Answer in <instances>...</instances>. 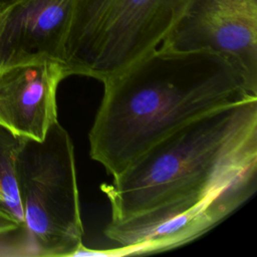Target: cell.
Here are the masks:
<instances>
[{
	"label": "cell",
	"instance_id": "cell-7",
	"mask_svg": "<svg viewBox=\"0 0 257 257\" xmlns=\"http://www.w3.org/2000/svg\"><path fill=\"white\" fill-rule=\"evenodd\" d=\"M68 76L64 62L44 58L0 69V125L42 141L58 120L56 94Z\"/></svg>",
	"mask_w": 257,
	"mask_h": 257
},
{
	"label": "cell",
	"instance_id": "cell-4",
	"mask_svg": "<svg viewBox=\"0 0 257 257\" xmlns=\"http://www.w3.org/2000/svg\"><path fill=\"white\" fill-rule=\"evenodd\" d=\"M24 229L34 256H74L83 246L74 148L55 121L42 141L24 139L17 159Z\"/></svg>",
	"mask_w": 257,
	"mask_h": 257
},
{
	"label": "cell",
	"instance_id": "cell-11",
	"mask_svg": "<svg viewBox=\"0 0 257 257\" xmlns=\"http://www.w3.org/2000/svg\"><path fill=\"white\" fill-rule=\"evenodd\" d=\"M15 1H17V0H0V10L5 8L6 6L10 5L11 3L15 2Z\"/></svg>",
	"mask_w": 257,
	"mask_h": 257
},
{
	"label": "cell",
	"instance_id": "cell-3",
	"mask_svg": "<svg viewBox=\"0 0 257 257\" xmlns=\"http://www.w3.org/2000/svg\"><path fill=\"white\" fill-rule=\"evenodd\" d=\"M191 0H76L64 47L68 76L101 82L158 48Z\"/></svg>",
	"mask_w": 257,
	"mask_h": 257
},
{
	"label": "cell",
	"instance_id": "cell-2",
	"mask_svg": "<svg viewBox=\"0 0 257 257\" xmlns=\"http://www.w3.org/2000/svg\"><path fill=\"white\" fill-rule=\"evenodd\" d=\"M248 182H257V97L186 123L100 189L110 221H121L166 202Z\"/></svg>",
	"mask_w": 257,
	"mask_h": 257
},
{
	"label": "cell",
	"instance_id": "cell-10",
	"mask_svg": "<svg viewBox=\"0 0 257 257\" xmlns=\"http://www.w3.org/2000/svg\"><path fill=\"white\" fill-rule=\"evenodd\" d=\"M24 229L13 217H11L8 213L0 209V237L11 235L19 230ZM25 230V229H24Z\"/></svg>",
	"mask_w": 257,
	"mask_h": 257
},
{
	"label": "cell",
	"instance_id": "cell-8",
	"mask_svg": "<svg viewBox=\"0 0 257 257\" xmlns=\"http://www.w3.org/2000/svg\"><path fill=\"white\" fill-rule=\"evenodd\" d=\"M76 0H17L0 10V69L64 58Z\"/></svg>",
	"mask_w": 257,
	"mask_h": 257
},
{
	"label": "cell",
	"instance_id": "cell-5",
	"mask_svg": "<svg viewBox=\"0 0 257 257\" xmlns=\"http://www.w3.org/2000/svg\"><path fill=\"white\" fill-rule=\"evenodd\" d=\"M243 183L207 196L176 199L121 221H110L104 235L117 248L108 256L152 254L175 249L204 235L239 209L256 192Z\"/></svg>",
	"mask_w": 257,
	"mask_h": 257
},
{
	"label": "cell",
	"instance_id": "cell-1",
	"mask_svg": "<svg viewBox=\"0 0 257 257\" xmlns=\"http://www.w3.org/2000/svg\"><path fill=\"white\" fill-rule=\"evenodd\" d=\"M102 83L89 155L112 177L186 123L257 97L236 64L209 50L159 46Z\"/></svg>",
	"mask_w": 257,
	"mask_h": 257
},
{
	"label": "cell",
	"instance_id": "cell-6",
	"mask_svg": "<svg viewBox=\"0 0 257 257\" xmlns=\"http://www.w3.org/2000/svg\"><path fill=\"white\" fill-rule=\"evenodd\" d=\"M160 46L220 53L257 93V0H191Z\"/></svg>",
	"mask_w": 257,
	"mask_h": 257
},
{
	"label": "cell",
	"instance_id": "cell-9",
	"mask_svg": "<svg viewBox=\"0 0 257 257\" xmlns=\"http://www.w3.org/2000/svg\"><path fill=\"white\" fill-rule=\"evenodd\" d=\"M24 138L0 125V209L24 227L17 183V159Z\"/></svg>",
	"mask_w": 257,
	"mask_h": 257
}]
</instances>
